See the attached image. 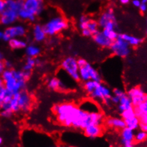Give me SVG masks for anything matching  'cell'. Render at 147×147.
Segmentation results:
<instances>
[{"instance_id": "obj_31", "label": "cell", "mask_w": 147, "mask_h": 147, "mask_svg": "<svg viewBox=\"0 0 147 147\" xmlns=\"http://www.w3.org/2000/svg\"><path fill=\"white\" fill-rule=\"evenodd\" d=\"M147 139V132L143 130H139L134 134V142L142 143Z\"/></svg>"}, {"instance_id": "obj_34", "label": "cell", "mask_w": 147, "mask_h": 147, "mask_svg": "<svg viewBox=\"0 0 147 147\" xmlns=\"http://www.w3.org/2000/svg\"><path fill=\"white\" fill-rule=\"evenodd\" d=\"M13 77V69H5L3 73L1 74V78L4 81L9 80V78Z\"/></svg>"}, {"instance_id": "obj_17", "label": "cell", "mask_w": 147, "mask_h": 147, "mask_svg": "<svg viewBox=\"0 0 147 147\" xmlns=\"http://www.w3.org/2000/svg\"><path fill=\"white\" fill-rule=\"evenodd\" d=\"M82 131L84 135L90 139H96L100 137L104 132L102 125L99 124H90L85 127Z\"/></svg>"}, {"instance_id": "obj_14", "label": "cell", "mask_w": 147, "mask_h": 147, "mask_svg": "<svg viewBox=\"0 0 147 147\" xmlns=\"http://www.w3.org/2000/svg\"><path fill=\"white\" fill-rule=\"evenodd\" d=\"M31 36L32 39L36 43H40L47 39V34L45 31L43 24L36 23L33 25L31 29Z\"/></svg>"}, {"instance_id": "obj_44", "label": "cell", "mask_w": 147, "mask_h": 147, "mask_svg": "<svg viewBox=\"0 0 147 147\" xmlns=\"http://www.w3.org/2000/svg\"><path fill=\"white\" fill-rule=\"evenodd\" d=\"M6 67L4 65V61H1L0 60V76H1V74L3 73V72L5 70Z\"/></svg>"}, {"instance_id": "obj_47", "label": "cell", "mask_w": 147, "mask_h": 147, "mask_svg": "<svg viewBox=\"0 0 147 147\" xmlns=\"http://www.w3.org/2000/svg\"><path fill=\"white\" fill-rule=\"evenodd\" d=\"M119 3L123 5H126V4H128L130 2V0H119Z\"/></svg>"}, {"instance_id": "obj_56", "label": "cell", "mask_w": 147, "mask_h": 147, "mask_svg": "<svg viewBox=\"0 0 147 147\" xmlns=\"http://www.w3.org/2000/svg\"><path fill=\"white\" fill-rule=\"evenodd\" d=\"M146 34H147V29H146Z\"/></svg>"}, {"instance_id": "obj_18", "label": "cell", "mask_w": 147, "mask_h": 147, "mask_svg": "<svg viewBox=\"0 0 147 147\" xmlns=\"http://www.w3.org/2000/svg\"><path fill=\"white\" fill-rule=\"evenodd\" d=\"M46 86L52 91H65L67 89V86L58 77H51L48 79Z\"/></svg>"}, {"instance_id": "obj_46", "label": "cell", "mask_w": 147, "mask_h": 147, "mask_svg": "<svg viewBox=\"0 0 147 147\" xmlns=\"http://www.w3.org/2000/svg\"><path fill=\"white\" fill-rule=\"evenodd\" d=\"M141 1L140 0H132V5L135 7H137L139 8V6L141 5Z\"/></svg>"}, {"instance_id": "obj_4", "label": "cell", "mask_w": 147, "mask_h": 147, "mask_svg": "<svg viewBox=\"0 0 147 147\" xmlns=\"http://www.w3.org/2000/svg\"><path fill=\"white\" fill-rule=\"evenodd\" d=\"M48 36L53 37L65 31L69 27V22L61 13L52 15L43 24Z\"/></svg>"}, {"instance_id": "obj_41", "label": "cell", "mask_w": 147, "mask_h": 147, "mask_svg": "<svg viewBox=\"0 0 147 147\" xmlns=\"http://www.w3.org/2000/svg\"><path fill=\"white\" fill-rule=\"evenodd\" d=\"M140 124H147V115H143L139 118Z\"/></svg>"}, {"instance_id": "obj_35", "label": "cell", "mask_w": 147, "mask_h": 147, "mask_svg": "<svg viewBox=\"0 0 147 147\" xmlns=\"http://www.w3.org/2000/svg\"><path fill=\"white\" fill-rule=\"evenodd\" d=\"M13 115V113L9 109H1L0 110V115H1V117L6 118V119L12 117Z\"/></svg>"}, {"instance_id": "obj_7", "label": "cell", "mask_w": 147, "mask_h": 147, "mask_svg": "<svg viewBox=\"0 0 147 147\" xmlns=\"http://www.w3.org/2000/svg\"><path fill=\"white\" fill-rule=\"evenodd\" d=\"M131 46L120 36L114 40L111 45L110 51L115 56L121 58H127L131 53Z\"/></svg>"}, {"instance_id": "obj_12", "label": "cell", "mask_w": 147, "mask_h": 147, "mask_svg": "<svg viewBox=\"0 0 147 147\" xmlns=\"http://www.w3.org/2000/svg\"><path fill=\"white\" fill-rule=\"evenodd\" d=\"M26 83L27 81H18L13 77L4 82L6 90L13 94L21 92L23 90H26Z\"/></svg>"}, {"instance_id": "obj_25", "label": "cell", "mask_w": 147, "mask_h": 147, "mask_svg": "<svg viewBox=\"0 0 147 147\" xmlns=\"http://www.w3.org/2000/svg\"><path fill=\"white\" fill-rule=\"evenodd\" d=\"M124 122H125L126 127H128V128L131 129L134 131L139 129L140 121H139V117H137L136 116L130 118V119H126V120H124Z\"/></svg>"}, {"instance_id": "obj_28", "label": "cell", "mask_w": 147, "mask_h": 147, "mask_svg": "<svg viewBox=\"0 0 147 147\" xmlns=\"http://www.w3.org/2000/svg\"><path fill=\"white\" fill-rule=\"evenodd\" d=\"M134 109L136 116L139 118L142 115H147V98L140 105L136 107H134Z\"/></svg>"}, {"instance_id": "obj_20", "label": "cell", "mask_w": 147, "mask_h": 147, "mask_svg": "<svg viewBox=\"0 0 147 147\" xmlns=\"http://www.w3.org/2000/svg\"><path fill=\"white\" fill-rule=\"evenodd\" d=\"M105 124L109 128L112 129L119 130L126 127L124 120L121 117H109L104 121Z\"/></svg>"}, {"instance_id": "obj_33", "label": "cell", "mask_w": 147, "mask_h": 147, "mask_svg": "<svg viewBox=\"0 0 147 147\" xmlns=\"http://www.w3.org/2000/svg\"><path fill=\"white\" fill-rule=\"evenodd\" d=\"M121 117L124 120H126V119H130L131 117H134L136 116V114H135L134 107L131 108V109H127V110L123 111L122 112L120 113Z\"/></svg>"}, {"instance_id": "obj_52", "label": "cell", "mask_w": 147, "mask_h": 147, "mask_svg": "<svg viewBox=\"0 0 147 147\" xmlns=\"http://www.w3.org/2000/svg\"><path fill=\"white\" fill-rule=\"evenodd\" d=\"M61 147H77V146H70V145H69V146H63Z\"/></svg>"}, {"instance_id": "obj_9", "label": "cell", "mask_w": 147, "mask_h": 147, "mask_svg": "<svg viewBox=\"0 0 147 147\" xmlns=\"http://www.w3.org/2000/svg\"><path fill=\"white\" fill-rule=\"evenodd\" d=\"M34 99L32 94L26 90H23L18 93V104L22 113H28L32 109Z\"/></svg>"}, {"instance_id": "obj_48", "label": "cell", "mask_w": 147, "mask_h": 147, "mask_svg": "<svg viewBox=\"0 0 147 147\" xmlns=\"http://www.w3.org/2000/svg\"><path fill=\"white\" fill-rule=\"evenodd\" d=\"M0 60L1 61H4V55L3 54V53H1V52H0Z\"/></svg>"}, {"instance_id": "obj_50", "label": "cell", "mask_w": 147, "mask_h": 147, "mask_svg": "<svg viewBox=\"0 0 147 147\" xmlns=\"http://www.w3.org/2000/svg\"><path fill=\"white\" fill-rule=\"evenodd\" d=\"M141 3H142V4H147V0H141Z\"/></svg>"}, {"instance_id": "obj_54", "label": "cell", "mask_w": 147, "mask_h": 147, "mask_svg": "<svg viewBox=\"0 0 147 147\" xmlns=\"http://www.w3.org/2000/svg\"><path fill=\"white\" fill-rule=\"evenodd\" d=\"M120 147H134V145H131V146H120Z\"/></svg>"}, {"instance_id": "obj_43", "label": "cell", "mask_w": 147, "mask_h": 147, "mask_svg": "<svg viewBox=\"0 0 147 147\" xmlns=\"http://www.w3.org/2000/svg\"><path fill=\"white\" fill-rule=\"evenodd\" d=\"M139 10L142 13H145L147 11V4H141V5L139 7Z\"/></svg>"}, {"instance_id": "obj_19", "label": "cell", "mask_w": 147, "mask_h": 147, "mask_svg": "<svg viewBox=\"0 0 147 147\" xmlns=\"http://www.w3.org/2000/svg\"><path fill=\"white\" fill-rule=\"evenodd\" d=\"M92 37L94 43L97 46H100V48H102V49H109L111 45H112V40L109 39V38H107L103 34L102 30H100V31H97Z\"/></svg>"}, {"instance_id": "obj_2", "label": "cell", "mask_w": 147, "mask_h": 147, "mask_svg": "<svg viewBox=\"0 0 147 147\" xmlns=\"http://www.w3.org/2000/svg\"><path fill=\"white\" fill-rule=\"evenodd\" d=\"M104 121V114L102 111L98 112H87L80 109L73 121L71 128L77 130H83L90 124L102 125Z\"/></svg>"}, {"instance_id": "obj_11", "label": "cell", "mask_w": 147, "mask_h": 147, "mask_svg": "<svg viewBox=\"0 0 147 147\" xmlns=\"http://www.w3.org/2000/svg\"><path fill=\"white\" fill-rule=\"evenodd\" d=\"M127 94L131 99L134 107H136L139 105H140L147 98V94L145 93L144 90L139 86H135L131 88L128 90Z\"/></svg>"}, {"instance_id": "obj_38", "label": "cell", "mask_w": 147, "mask_h": 147, "mask_svg": "<svg viewBox=\"0 0 147 147\" xmlns=\"http://www.w3.org/2000/svg\"><path fill=\"white\" fill-rule=\"evenodd\" d=\"M119 100H120V98H119V97H117V96L116 95H114V94H112V97H111L110 98L111 104L117 105L119 102Z\"/></svg>"}, {"instance_id": "obj_37", "label": "cell", "mask_w": 147, "mask_h": 147, "mask_svg": "<svg viewBox=\"0 0 147 147\" xmlns=\"http://www.w3.org/2000/svg\"><path fill=\"white\" fill-rule=\"evenodd\" d=\"M126 94H127V92H125L124 90H121L119 88H115V89L112 90V94L117 96V97H119V98L122 97L123 96Z\"/></svg>"}, {"instance_id": "obj_30", "label": "cell", "mask_w": 147, "mask_h": 147, "mask_svg": "<svg viewBox=\"0 0 147 147\" xmlns=\"http://www.w3.org/2000/svg\"><path fill=\"white\" fill-rule=\"evenodd\" d=\"M90 19V16H87V15H81L78 19V26L80 31L87 28V26H88Z\"/></svg>"}, {"instance_id": "obj_1", "label": "cell", "mask_w": 147, "mask_h": 147, "mask_svg": "<svg viewBox=\"0 0 147 147\" xmlns=\"http://www.w3.org/2000/svg\"><path fill=\"white\" fill-rule=\"evenodd\" d=\"M79 109L80 108L76 103L64 102L53 105L52 112L58 124L63 127L70 128Z\"/></svg>"}, {"instance_id": "obj_26", "label": "cell", "mask_w": 147, "mask_h": 147, "mask_svg": "<svg viewBox=\"0 0 147 147\" xmlns=\"http://www.w3.org/2000/svg\"><path fill=\"white\" fill-rule=\"evenodd\" d=\"M35 67H36V59L27 57L23 66H22V70H24V71H32L35 68Z\"/></svg>"}, {"instance_id": "obj_40", "label": "cell", "mask_w": 147, "mask_h": 147, "mask_svg": "<svg viewBox=\"0 0 147 147\" xmlns=\"http://www.w3.org/2000/svg\"><path fill=\"white\" fill-rule=\"evenodd\" d=\"M4 65H5L6 69H13V64L11 61L4 60Z\"/></svg>"}, {"instance_id": "obj_55", "label": "cell", "mask_w": 147, "mask_h": 147, "mask_svg": "<svg viewBox=\"0 0 147 147\" xmlns=\"http://www.w3.org/2000/svg\"><path fill=\"white\" fill-rule=\"evenodd\" d=\"M146 23H147V18H146Z\"/></svg>"}, {"instance_id": "obj_29", "label": "cell", "mask_w": 147, "mask_h": 147, "mask_svg": "<svg viewBox=\"0 0 147 147\" xmlns=\"http://www.w3.org/2000/svg\"><path fill=\"white\" fill-rule=\"evenodd\" d=\"M87 29H88L90 31L91 34H92V36H93L94 34H96L97 31H100V27H99L97 21L90 18V19L89 22H88V26H87Z\"/></svg>"}, {"instance_id": "obj_32", "label": "cell", "mask_w": 147, "mask_h": 147, "mask_svg": "<svg viewBox=\"0 0 147 147\" xmlns=\"http://www.w3.org/2000/svg\"><path fill=\"white\" fill-rule=\"evenodd\" d=\"M102 31L103 32V34L109 38V39L112 40L113 41L114 40H115L116 38H118L119 34L116 31V30H107V29H102Z\"/></svg>"}, {"instance_id": "obj_16", "label": "cell", "mask_w": 147, "mask_h": 147, "mask_svg": "<svg viewBox=\"0 0 147 147\" xmlns=\"http://www.w3.org/2000/svg\"><path fill=\"white\" fill-rule=\"evenodd\" d=\"M78 105L80 107V109L87 112H101L99 103L90 97L88 99H85V100H82Z\"/></svg>"}, {"instance_id": "obj_13", "label": "cell", "mask_w": 147, "mask_h": 147, "mask_svg": "<svg viewBox=\"0 0 147 147\" xmlns=\"http://www.w3.org/2000/svg\"><path fill=\"white\" fill-rule=\"evenodd\" d=\"M97 21L99 27L101 29H103L109 22H117L116 15H115L113 9L109 7L107 9L105 10L104 11H102L100 13Z\"/></svg>"}, {"instance_id": "obj_39", "label": "cell", "mask_w": 147, "mask_h": 147, "mask_svg": "<svg viewBox=\"0 0 147 147\" xmlns=\"http://www.w3.org/2000/svg\"><path fill=\"white\" fill-rule=\"evenodd\" d=\"M80 31H81V34H82L84 37L89 38V37L92 36V34H91L90 31L88 29H87V28H85V29H83V30H81Z\"/></svg>"}, {"instance_id": "obj_42", "label": "cell", "mask_w": 147, "mask_h": 147, "mask_svg": "<svg viewBox=\"0 0 147 147\" xmlns=\"http://www.w3.org/2000/svg\"><path fill=\"white\" fill-rule=\"evenodd\" d=\"M36 67L41 68V67H43L45 65H46V63H44V61H42V60H40L38 58H36Z\"/></svg>"}, {"instance_id": "obj_5", "label": "cell", "mask_w": 147, "mask_h": 147, "mask_svg": "<svg viewBox=\"0 0 147 147\" xmlns=\"http://www.w3.org/2000/svg\"><path fill=\"white\" fill-rule=\"evenodd\" d=\"M112 91L110 88L102 82H100L95 89L88 94L90 98L98 103H102L105 105H110V98L112 97Z\"/></svg>"}, {"instance_id": "obj_24", "label": "cell", "mask_w": 147, "mask_h": 147, "mask_svg": "<svg viewBox=\"0 0 147 147\" xmlns=\"http://www.w3.org/2000/svg\"><path fill=\"white\" fill-rule=\"evenodd\" d=\"M119 36L122 39L125 40L130 46H132V47L138 46L143 41L142 38H139V37L134 36H131L128 34H119Z\"/></svg>"}, {"instance_id": "obj_21", "label": "cell", "mask_w": 147, "mask_h": 147, "mask_svg": "<svg viewBox=\"0 0 147 147\" xmlns=\"http://www.w3.org/2000/svg\"><path fill=\"white\" fill-rule=\"evenodd\" d=\"M40 53H41V49L36 43H29L25 48V54L27 57L29 58H36L39 56Z\"/></svg>"}, {"instance_id": "obj_53", "label": "cell", "mask_w": 147, "mask_h": 147, "mask_svg": "<svg viewBox=\"0 0 147 147\" xmlns=\"http://www.w3.org/2000/svg\"><path fill=\"white\" fill-rule=\"evenodd\" d=\"M47 147H58V146H55V145H51V146H48Z\"/></svg>"}, {"instance_id": "obj_45", "label": "cell", "mask_w": 147, "mask_h": 147, "mask_svg": "<svg viewBox=\"0 0 147 147\" xmlns=\"http://www.w3.org/2000/svg\"><path fill=\"white\" fill-rule=\"evenodd\" d=\"M6 7V1L5 0H0V13L4 11Z\"/></svg>"}, {"instance_id": "obj_23", "label": "cell", "mask_w": 147, "mask_h": 147, "mask_svg": "<svg viewBox=\"0 0 147 147\" xmlns=\"http://www.w3.org/2000/svg\"><path fill=\"white\" fill-rule=\"evenodd\" d=\"M134 107L132 102H131V99L129 98L127 94H124L122 97H121L119 100V104L117 105V110L119 112H122L123 111L127 110V109H131V108Z\"/></svg>"}, {"instance_id": "obj_6", "label": "cell", "mask_w": 147, "mask_h": 147, "mask_svg": "<svg viewBox=\"0 0 147 147\" xmlns=\"http://www.w3.org/2000/svg\"><path fill=\"white\" fill-rule=\"evenodd\" d=\"M61 68L76 82L80 81L79 77V66L78 64V58L73 55H69L62 60L61 63Z\"/></svg>"}, {"instance_id": "obj_22", "label": "cell", "mask_w": 147, "mask_h": 147, "mask_svg": "<svg viewBox=\"0 0 147 147\" xmlns=\"http://www.w3.org/2000/svg\"><path fill=\"white\" fill-rule=\"evenodd\" d=\"M8 44L13 50H22L25 49L28 43L27 40L24 38H14L9 40Z\"/></svg>"}, {"instance_id": "obj_8", "label": "cell", "mask_w": 147, "mask_h": 147, "mask_svg": "<svg viewBox=\"0 0 147 147\" xmlns=\"http://www.w3.org/2000/svg\"><path fill=\"white\" fill-rule=\"evenodd\" d=\"M27 34V28L23 24H13L7 26L4 31L2 39L8 42L11 38H24Z\"/></svg>"}, {"instance_id": "obj_3", "label": "cell", "mask_w": 147, "mask_h": 147, "mask_svg": "<svg viewBox=\"0 0 147 147\" xmlns=\"http://www.w3.org/2000/svg\"><path fill=\"white\" fill-rule=\"evenodd\" d=\"M6 7L0 13V24L9 26L19 20V11L23 8L24 0H5Z\"/></svg>"}, {"instance_id": "obj_36", "label": "cell", "mask_w": 147, "mask_h": 147, "mask_svg": "<svg viewBox=\"0 0 147 147\" xmlns=\"http://www.w3.org/2000/svg\"><path fill=\"white\" fill-rule=\"evenodd\" d=\"M6 92H7V90H6L5 87H4V85H0V110L1 109V106H2L3 101H4Z\"/></svg>"}, {"instance_id": "obj_10", "label": "cell", "mask_w": 147, "mask_h": 147, "mask_svg": "<svg viewBox=\"0 0 147 147\" xmlns=\"http://www.w3.org/2000/svg\"><path fill=\"white\" fill-rule=\"evenodd\" d=\"M23 9L35 17L39 16L45 10L43 0H24Z\"/></svg>"}, {"instance_id": "obj_27", "label": "cell", "mask_w": 147, "mask_h": 147, "mask_svg": "<svg viewBox=\"0 0 147 147\" xmlns=\"http://www.w3.org/2000/svg\"><path fill=\"white\" fill-rule=\"evenodd\" d=\"M99 83L100 82H96V81L92 80H88L86 82H83V84H82V88H83V90L87 94H90L95 89L96 87L98 85Z\"/></svg>"}, {"instance_id": "obj_49", "label": "cell", "mask_w": 147, "mask_h": 147, "mask_svg": "<svg viewBox=\"0 0 147 147\" xmlns=\"http://www.w3.org/2000/svg\"><path fill=\"white\" fill-rule=\"evenodd\" d=\"M3 34H4V31H1V30H0V39H2Z\"/></svg>"}, {"instance_id": "obj_15", "label": "cell", "mask_w": 147, "mask_h": 147, "mask_svg": "<svg viewBox=\"0 0 147 147\" xmlns=\"http://www.w3.org/2000/svg\"><path fill=\"white\" fill-rule=\"evenodd\" d=\"M134 131L124 127L120 130V142L121 146H129L134 145Z\"/></svg>"}, {"instance_id": "obj_51", "label": "cell", "mask_w": 147, "mask_h": 147, "mask_svg": "<svg viewBox=\"0 0 147 147\" xmlns=\"http://www.w3.org/2000/svg\"><path fill=\"white\" fill-rule=\"evenodd\" d=\"M2 143H3V139L1 137V136H0V146L2 144Z\"/></svg>"}]
</instances>
